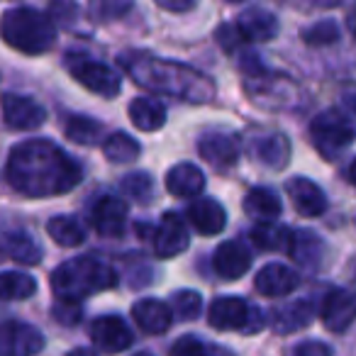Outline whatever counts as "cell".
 <instances>
[{"label": "cell", "mask_w": 356, "mask_h": 356, "mask_svg": "<svg viewBox=\"0 0 356 356\" xmlns=\"http://www.w3.org/2000/svg\"><path fill=\"white\" fill-rule=\"evenodd\" d=\"M81 166L54 142L27 139L13 147L6 163L8 184L25 198L64 195L81 184Z\"/></svg>", "instance_id": "1"}, {"label": "cell", "mask_w": 356, "mask_h": 356, "mask_svg": "<svg viewBox=\"0 0 356 356\" xmlns=\"http://www.w3.org/2000/svg\"><path fill=\"white\" fill-rule=\"evenodd\" d=\"M122 66L134 83L161 95H173L188 103H208L215 95V83L200 71L176 61H161L156 56L124 54Z\"/></svg>", "instance_id": "2"}, {"label": "cell", "mask_w": 356, "mask_h": 356, "mask_svg": "<svg viewBox=\"0 0 356 356\" xmlns=\"http://www.w3.org/2000/svg\"><path fill=\"white\" fill-rule=\"evenodd\" d=\"M118 286V273L95 257H76L51 271V288L64 302H79L93 293Z\"/></svg>", "instance_id": "3"}, {"label": "cell", "mask_w": 356, "mask_h": 356, "mask_svg": "<svg viewBox=\"0 0 356 356\" xmlns=\"http://www.w3.org/2000/svg\"><path fill=\"white\" fill-rule=\"evenodd\" d=\"M0 37L13 49L37 56L54 47L56 25L47 13L35 8H10L0 17Z\"/></svg>", "instance_id": "4"}, {"label": "cell", "mask_w": 356, "mask_h": 356, "mask_svg": "<svg viewBox=\"0 0 356 356\" xmlns=\"http://www.w3.org/2000/svg\"><path fill=\"white\" fill-rule=\"evenodd\" d=\"M310 137L325 159H337L354 144L356 124L341 110H325L310 122Z\"/></svg>", "instance_id": "5"}, {"label": "cell", "mask_w": 356, "mask_h": 356, "mask_svg": "<svg viewBox=\"0 0 356 356\" xmlns=\"http://www.w3.org/2000/svg\"><path fill=\"white\" fill-rule=\"evenodd\" d=\"M208 322L215 330H239L242 334H257L264 327L259 307H249L242 298H218L208 310Z\"/></svg>", "instance_id": "6"}, {"label": "cell", "mask_w": 356, "mask_h": 356, "mask_svg": "<svg viewBox=\"0 0 356 356\" xmlns=\"http://www.w3.org/2000/svg\"><path fill=\"white\" fill-rule=\"evenodd\" d=\"M66 69L83 88L93 90V93L103 95V98H115L120 93V88H122L120 76L108 64H100V61L88 59L83 54L66 56Z\"/></svg>", "instance_id": "7"}, {"label": "cell", "mask_w": 356, "mask_h": 356, "mask_svg": "<svg viewBox=\"0 0 356 356\" xmlns=\"http://www.w3.org/2000/svg\"><path fill=\"white\" fill-rule=\"evenodd\" d=\"M44 349V334L35 325L0 322V356H37Z\"/></svg>", "instance_id": "8"}, {"label": "cell", "mask_w": 356, "mask_h": 356, "mask_svg": "<svg viewBox=\"0 0 356 356\" xmlns=\"http://www.w3.org/2000/svg\"><path fill=\"white\" fill-rule=\"evenodd\" d=\"M247 93L264 108H288L296 93V83L288 76H266L261 71L247 79Z\"/></svg>", "instance_id": "9"}, {"label": "cell", "mask_w": 356, "mask_h": 356, "mask_svg": "<svg viewBox=\"0 0 356 356\" xmlns=\"http://www.w3.org/2000/svg\"><path fill=\"white\" fill-rule=\"evenodd\" d=\"M90 339L105 354H120L127 351L132 346L134 337L132 330L127 327V322L118 315H100L95 317V322L90 325Z\"/></svg>", "instance_id": "10"}, {"label": "cell", "mask_w": 356, "mask_h": 356, "mask_svg": "<svg viewBox=\"0 0 356 356\" xmlns=\"http://www.w3.org/2000/svg\"><path fill=\"white\" fill-rule=\"evenodd\" d=\"M44 108L37 100L27 98V95L6 93L3 95V120L10 129H20V132H30L44 124Z\"/></svg>", "instance_id": "11"}, {"label": "cell", "mask_w": 356, "mask_h": 356, "mask_svg": "<svg viewBox=\"0 0 356 356\" xmlns=\"http://www.w3.org/2000/svg\"><path fill=\"white\" fill-rule=\"evenodd\" d=\"M322 322L330 332L341 334L356 322V296L344 288H334L322 300Z\"/></svg>", "instance_id": "12"}, {"label": "cell", "mask_w": 356, "mask_h": 356, "mask_svg": "<svg viewBox=\"0 0 356 356\" xmlns=\"http://www.w3.org/2000/svg\"><path fill=\"white\" fill-rule=\"evenodd\" d=\"M188 244L191 234L184 220L178 218V213H163L161 222L156 227V234H154V252H156V257H178V254H184L188 249Z\"/></svg>", "instance_id": "13"}, {"label": "cell", "mask_w": 356, "mask_h": 356, "mask_svg": "<svg viewBox=\"0 0 356 356\" xmlns=\"http://www.w3.org/2000/svg\"><path fill=\"white\" fill-rule=\"evenodd\" d=\"M286 191L291 195V203L302 218H320L327 210V195L322 188L305 176H296L286 184Z\"/></svg>", "instance_id": "14"}, {"label": "cell", "mask_w": 356, "mask_h": 356, "mask_svg": "<svg viewBox=\"0 0 356 356\" xmlns=\"http://www.w3.org/2000/svg\"><path fill=\"white\" fill-rule=\"evenodd\" d=\"M90 222L103 237H120L127 225V205L115 195H103L90 210Z\"/></svg>", "instance_id": "15"}, {"label": "cell", "mask_w": 356, "mask_h": 356, "mask_svg": "<svg viewBox=\"0 0 356 356\" xmlns=\"http://www.w3.org/2000/svg\"><path fill=\"white\" fill-rule=\"evenodd\" d=\"M254 286L266 298H283L300 286V276L286 264H266L254 278Z\"/></svg>", "instance_id": "16"}, {"label": "cell", "mask_w": 356, "mask_h": 356, "mask_svg": "<svg viewBox=\"0 0 356 356\" xmlns=\"http://www.w3.org/2000/svg\"><path fill=\"white\" fill-rule=\"evenodd\" d=\"M237 30L244 42H271L276 40L281 25L273 13L264 10V8H247L237 17Z\"/></svg>", "instance_id": "17"}, {"label": "cell", "mask_w": 356, "mask_h": 356, "mask_svg": "<svg viewBox=\"0 0 356 356\" xmlns=\"http://www.w3.org/2000/svg\"><path fill=\"white\" fill-rule=\"evenodd\" d=\"M249 266H252V254H249V249L244 247V244L225 242L215 249L213 268L225 281H237V278H242L244 273L249 271Z\"/></svg>", "instance_id": "18"}, {"label": "cell", "mask_w": 356, "mask_h": 356, "mask_svg": "<svg viewBox=\"0 0 356 356\" xmlns=\"http://www.w3.org/2000/svg\"><path fill=\"white\" fill-rule=\"evenodd\" d=\"M132 320L147 334H163L171 327L173 312L166 302L156 300V298H144L132 305Z\"/></svg>", "instance_id": "19"}, {"label": "cell", "mask_w": 356, "mask_h": 356, "mask_svg": "<svg viewBox=\"0 0 356 356\" xmlns=\"http://www.w3.org/2000/svg\"><path fill=\"white\" fill-rule=\"evenodd\" d=\"M198 154L215 168H229L239 159V142L232 134H205L198 142Z\"/></svg>", "instance_id": "20"}, {"label": "cell", "mask_w": 356, "mask_h": 356, "mask_svg": "<svg viewBox=\"0 0 356 356\" xmlns=\"http://www.w3.org/2000/svg\"><path fill=\"white\" fill-rule=\"evenodd\" d=\"M188 220L203 237H213V234H220L225 229L227 213H225V208L218 200L200 198L188 208Z\"/></svg>", "instance_id": "21"}, {"label": "cell", "mask_w": 356, "mask_h": 356, "mask_svg": "<svg viewBox=\"0 0 356 356\" xmlns=\"http://www.w3.org/2000/svg\"><path fill=\"white\" fill-rule=\"evenodd\" d=\"M166 188L176 198H195L203 193L205 188V176L198 166L193 163H176L171 171L166 173Z\"/></svg>", "instance_id": "22"}, {"label": "cell", "mask_w": 356, "mask_h": 356, "mask_svg": "<svg viewBox=\"0 0 356 356\" xmlns=\"http://www.w3.org/2000/svg\"><path fill=\"white\" fill-rule=\"evenodd\" d=\"M315 317V310L307 300H293L288 305H281L276 310H271V327L278 332V334H291V332H298L302 327H307Z\"/></svg>", "instance_id": "23"}, {"label": "cell", "mask_w": 356, "mask_h": 356, "mask_svg": "<svg viewBox=\"0 0 356 356\" xmlns=\"http://www.w3.org/2000/svg\"><path fill=\"white\" fill-rule=\"evenodd\" d=\"M254 156L266 168H283L291 159V144L281 132H268L254 139Z\"/></svg>", "instance_id": "24"}, {"label": "cell", "mask_w": 356, "mask_h": 356, "mask_svg": "<svg viewBox=\"0 0 356 356\" xmlns=\"http://www.w3.org/2000/svg\"><path fill=\"white\" fill-rule=\"evenodd\" d=\"M288 254L293 257V261L300 264L305 268H317L325 257V242L317 237L310 229H300V232H293V242Z\"/></svg>", "instance_id": "25"}, {"label": "cell", "mask_w": 356, "mask_h": 356, "mask_svg": "<svg viewBox=\"0 0 356 356\" xmlns=\"http://www.w3.org/2000/svg\"><path fill=\"white\" fill-rule=\"evenodd\" d=\"M242 208H244V213L252 215V218H259V220H264V222H273V220L281 215L283 205H281V198L276 195V191L257 186V188H252L244 195Z\"/></svg>", "instance_id": "26"}, {"label": "cell", "mask_w": 356, "mask_h": 356, "mask_svg": "<svg viewBox=\"0 0 356 356\" xmlns=\"http://www.w3.org/2000/svg\"><path fill=\"white\" fill-rule=\"evenodd\" d=\"M0 249L3 254L13 259V261L22 264V266H35L42 261V249L30 234L25 232H8L0 237Z\"/></svg>", "instance_id": "27"}, {"label": "cell", "mask_w": 356, "mask_h": 356, "mask_svg": "<svg viewBox=\"0 0 356 356\" xmlns=\"http://www.w3.org/2000/svg\"><path fill=\"white\" fill-rule=\"evenodd\" d=\"M129 120L142 132H156L166 124V108L154 98H137L129 103Z\"/></svg>", "instance_id": "28"}, {"label": "cell", "mask_w": 356, "mask_h": 356, "mask_svg": "<svg viewBox=\"0 0 356 356\" xmlns=\"http://www.w3.org/2000/svg\"><path fill=\"white\" fill-rule=\"evenodd\" d=\"M252 242L264 252H288L293 242V232L286 225L261 222L252 229Z\"/></svg>", "instance_id": "29"}, {"label": "cell", "mask_w": 356, "mask_h": 356, "mask_svg": "<svg viewBox=\"0 0 356 356\" xmlns=\"http://www.w3.org/2000/svg\"><path fill=\"white\" fill-rule=\"evenodd\" d=\"M37 293V281L30 273H0V300H27Z\"/></svg>", "instance_id": "30"}, {"label": "cell", "mask_w": 356, "mask_h": 356, "mask_svg": "<svg viewBox=\"0 0 356 356\" xmlns=\"http://www.w3.org/2000/svg\"><path fill=\"white\" fill-rule=\"evenodd\" d=\"M47 232H49V237L54 239L59 247H66V249L79 247V244H83V239H86L83 227H81L74 218H66V215L51 218L49 222H47Z\"/></svg>", "instance_id": "31"}, {"label": "cell", "mask_w": 356, "mask_h": 356, "mask_svg": "<svg viewBox=\"0 0 356 356\" xmlns=\"http://www.w3.org/2000/svg\"><path fill=\"white\" fill-rule=\"evenodd\" d=\"M103 154L113 163H129L139 156V142L124 132H115L103 142Z\"/></svg>", "instance_id": "32"}, {"label": "cell", "mask_w": 356, "mask_h": 356, "mask_svg": "<svg viewBox=\"0 0 356 356\" xmlns=\"http://www.w3.org/2000/svg\"><path fill=\"white\" fill-rule=\"evenodd\" d=\"M66 137L76 144H83V147H93L103 137V124L90 118H83V115H74L66 122Z\"/></svg>", "instance_id": "33"}, {"label": "cell", "mask_w": 356, "mask_h": 356, "mask_svg": "<svg viewBox=\"0 0 356 356\" xmlns=\"http://www.w3.org/2000/svg\"><path fill=\"white\" fill-rule=\"evenodd\" d=\"M168 307H171V312H173L176 320L191 322L200 315L203 298H200L198 291H188V288H184V291L171 293V298H168Z\"/></svg>", "instance_id": "34"}, {"label": "cell", "mask_w": 356, "mask_h": 356, "mask_svg": "<svg viewBox=\"0 0 356 356\" xmlns=\"http://www.w3.org/2000/svg\"><path fill=\"white\" fill-rule=\"evenodd\" d=\"M171 356H234L229 349L225 346H215V344H205L198 337H181L176 339V344L171 346Z\"/></svg>", "instance_id": "35"}, {"label": "cell", "mask_w": 356, "mask_h": 356, "mask_svg": "<svg viewBox=\"0 0 356 356\" xmlns=\"http://www.w3.org/2000/svg\"><path fill=\"white\" fill-rule=\"evenodd\" d=\"M122 191L134 203L147 205V203H152V198H154V181H152V176L144 171L129 173V176L122 178Z\"/></svg>", "instance_id": "36"}, {"label": "cell", "mask_w": 356, "mask_h": 356, "mask_svg": "<svg viewBox=\"0 0 356 356\" xmlns=\"http://www.w3.org/2000/svg\"><path fill=\"white\" fill-rule=\"evenodd\" d=\"M302 40L307 47H330L339 40V27L334 20H320L302 30Z\"/></svg>", "instance_id": "37"}, {"label": "cell", "mask_w": 356, "mask_h": 356, "mask_svg": "<svg viewBox=\"0 0 356 356\" xmlns=\"http://www.w3.org/2000/svg\"><path fill=\"white\" fill-rule=\"evenodd\" d=\"M54 317L64 325H76L81 322V305L79 302H64L61 300L59 305L54 307Z\"/></svg>", "instance_id": "38"}, {"label": "cell", "mask_w": 356, "mask_h": 356, "mask_svg": "<svg viewBox=\"0 0 356 356\" xmlns=\"http://www.w3.org/2000/svg\"><path fill=\"white\" fill-rule=\"evenodd\" d=\"M293 356H332V346H327L325 341L307 339V341H302V344L296 346Z\"/></svg>", "instance_id": "39"}, {"label": "cell", "mask_w": 356, "mask_h": 356, "mask_svg": "<svg viewBox=\"0 0 356 356\" xmlns=\"http://www.w3.org/2000/svg\"><path fill=\"white\" fill-rule=\"evenodd\" d=\"M218 37H220V44H222L225 51H234L239 42H244L242 35H239V30H237V25H234V27H222V30L218 32Z\"/></svg>", "instance_id": "40"}, {"label": "cell", "mask_w": 356, "mask_h": 356, "mask_svg": "<svg viewBox=\"0 0 356 356\" xmlns=\"http://www.w3.org/2000/svg\"><path fill=\"white\" fill-rule=\"evenodd\" d=\"M159 8L168 13H186V10H193L195 3L193 0H159Z\"/></svg>", "instance_id": "41"}, {"label": "cell", "mask_w": 356, "mask_h": 356, "mask_svg": "<svg viewBox=\"0 0 356 356\" xmlns=\"http://www.w3.org/2000/svg\"><path fill=\"white\" fill-rule=\"evenodd\" d=\"M344 103H346V108H349L351 113H356V88L344 90Z\"/></svg>", "instance_id": "42"}, {"label": "cell", "mask_w": 356, "mask_h": 356, "mask_svg": "<svg viewBox=\"0 0 356 356\" xmlns=\"http://www.w3.org/2000/svg\"><path fill=\"white\" fill-rule=\"evenodd\" d=\"M346 27H349V32L354 35V40H356V10L351 13L349 17H346Z\"/></svg>", "instance_id": "43"}, {"label": "cell", "mask_w": 356, "mask_h": 356, "mask_svg": "<svg viewBox=\"0 0 356 356\" xmlns=\"http://www.w3.org/2000/svg\"><path fill=\"white\" fill-rule=\"evenodd\" d=\"M69 356H98L95 351H90V349H74Z\"/></svg>", "instance_id": "44"}, {"label": "cell", "mask_w": 356, "mask_h": 356, "mask_svg": "<svg viewBox=\"0 0 356 356\" xmlns=\"http://www.w3.org/2000/svg\"><path fill=\"white\" fill-rule=\"evenodd\" d=\"M349 178H351V184L356 186V159L351 161V166H349Z\"/></svg>", "instance_id": "45"}, {"label": "cell", "mask_w": 356, "mask_h": 356, "mask_svg": "<svg viewBox=\"0 0 356 356\" xmlns=\"http://www.w3.org/2000/svg\"><path fill=\"white\" fill-rule=\"evenodd\" d=\"M134 356H152V354H144V351H142V354H134Z\"/></svg>", "instance_id": "46"}]
</instances>
